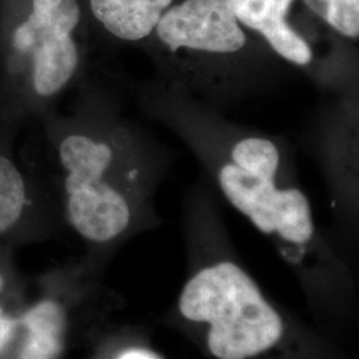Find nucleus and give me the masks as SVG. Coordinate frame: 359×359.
Returning <instances> with one entry per match:
<instances>
[{"label": "nucleus", "instance_id": "7", "mask_svg": "<svg viewBox=\"0 0 359 359\" xmlns=\"http://www.w3.org/2000/svg\"><path fill=\"white\" fill-rule=\"evenodd\" d=\"M176 0H80L90 31L123 44L142 46Z\"/></svg>", "mask_w": 359, "mask_h": 359}, {"label": "nucleus", "instance_id": "1", "mask_svg": "<svg viewBox=\"0 0 359 359\" xmlns=\"http://www.w3.org/2000/svg\"><path fill=\"white\" fill-rule=\"evenodd\" d=\"M77 90L68 114L55 111L39 123L59 170L67 221L84 240L107 244L128 231L152 167L109 93L86 77Z\"/></svg>", "mask_w": 359, "mask_h": 359}, {"label": "nucleus", "instance_id": "12", "mask_svg": "<svg viewBox=\"0 0 359 359\" xmlns=\"http://www.w3.org/2000/svg\"><path fill=\"white\" fill-rule=\"evenodd\" d=\"M118 359H160L154 353L147 350H129L121 354Z\"/></svg>", "mask_w": 359, "mask_h": 359}, {"label": "nucleus", "instance_id": "9", "mask_svg": "<svg viewBox=\"0 0 359 359\" xmlns=\"http://www.w3.org/2000/svg\"><path fill=\"white\" fill-rule=\"evenodd\" d=\"M23 323L28 337L19 359H57L65 347V316L62 306L44 301L27 313Z\"/></svg>", "mask_w": 359, "mask_h": 359}, {"label": "nucleus", "instance_id": "4", "mask_svg": "<svg viewBox=\"0 0 359 359\" xmlns=\"http://www.w3.org/2000/svg\"><path fill=\"white\" fill-rule=\"evenodd\" d=\"M175 90L203 95L238 88L274 56L224 0H176L147 44Z\"/></svg>", "mask_w": 359, "mask_h": 359}, {"label": "nucleus", "instance_id": "6", "mask_svg": "<svg viewBox=\"0 0 359 359\" xmlns=\"http://www.w3.org/2000/svg\"><path fill=\"white\" fill-rule=\"evenodd\" d=\"M236 19L259 39L276 57L313 71L326 55L318 26L299 0H224Z\"/></svg>", "mask_w": 359, "mask_h": 359}, {"label": "nucleus", "instance_id": "2", "mask_svg": "<svg viewBox=\"0 0 359 359\" xmlns=\"http://www.w3.org/2000/svg\"><path fill=\"white\" fill-rule=\"evenodd\" d=\"M90 32L80 0H0V121L55 112L86 77Z\"/></svg>", "mask_w": 359, "mask_h": 359}, {"label": "nucleus", "instance_id": "11", "mask_svg": "<svg viewBox=\"0 0 359 359\" xmlns=\"http://www.w3.org/2000/svg\"><path fill=\"white\" fill-rule=\"evenodd\" d=\"M15 323L10 318H6L0 314V351L6 347L13 338Z\"/></svg>", "mask_w": 359, "mask_h": 359}, {"label": "nucleus", "instance_id": "13", "mask_svg": "<svg viewBox=\"0 0 359 359\" xmlns=\"http://www.w3.org/2000/svg\"><path fill=\"white\" fill-rule=\"evenodd\" d=\"M3 287V278H1V276H0V289Z\"/></svg>", "mask_w": 359, "mask_h": 359}, {"label": "nucleus", "instance_id": "10", "mask_svg": "<svg viewBox=\"0 0 359 359\" xmlns=\"http://www.w3.org/2000/svg\"><path fill=\"white\" fill-rule=\"evenodd\" d=\"M309 13L339 38H359V0H299Z\"/></svg>", "mask_w": 359, "mask_h": 359}, {"label": "nucleus", "instance_id": "3", "mask_svg": "<svg viewBox=\"0 0 359 359\" xmlns=\"http://www.w3.org/2000/svg\"><path fill=\"white\" fill-rule=\"evenodd\" d=\"M165 115L215 173L219 191L257 229L286 243L305 245L314 237L306 194L278 184L286 164L283 147L269 136L243 132L170 97Z\"/></svg>", "mask_w": 359, "mask_h": 359}, {"label": "nucleus", "instance_id": "5", "mask_svg": "<svg viewBox=\"0 0 359 359\" xmlns=\"http://www.w3.org/2000/svg\"><path fill=\"white\" fill-rule=\"evenodd\" d=\"M180 313L210 325L208 347L217 359H248L283 337L280 314L238 265L224 261L194 274L180 297Z\"/></svg>", "mask_w": 359, "mask_h": 359}, {"label": "nucleus", "instance_id": "8", "mask_svg": "<svg viewBox=\"0 0 359 359\" xmlns=\"http://www.w3.org/2000/svg\"><path fill=\"white\" fill-rule=\"evenodd\" d=\"M23 127L0 121V237L23 228L36 212V185L15 156Z\"/></svg>", "mask_w": 359, "mask_h": 359}]
</instances>
